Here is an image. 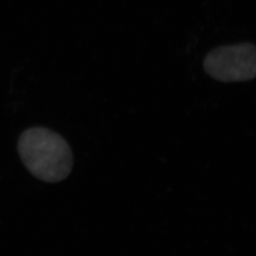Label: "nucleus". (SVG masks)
Wrapping results in <instances>:
<instances>
[{"mask_svg": "<svg viewBox=\"0 0 256 256\" xmlns=\"http://www.w3.org/2000/svg\"><path fill=\"white\" fill-rule=\"evenodd\" d=\"M19 156L28 171L46 182H59L70 174L74 156L64 138L45 128L25 130L18 144Z\"/></svg>", "mask_w": 256, "mask_h": 256, "instance_id": "nucleus-1", "label": "nucleus"}, {"mask_svg": "<svg viewBox=\"0 0 256 256\" xmlns=\"http://www.w3.org/2000/svg\"><path fill=\"white\" fill-rule=\"evenodd\" d=\"M205 72L220 82H246L256 78V48L252 43L222 46L206 55Z\"/></svg>", "mask_w": 256, "mask_h": 256, "instance_id": "nucleus-2", "label": "nucleus"}]
</instances>
